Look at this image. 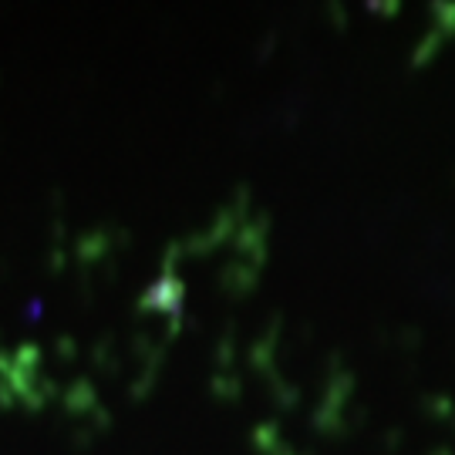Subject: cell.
Wrapping results in <instances>:
<instances>
[{"instance_id": "6da1fadb", "label": "cell", "mask_w": 455, "mask_h": 455, "mask_svg": "<svg viewBox=\"0 0 455 455\" xmlns=\"http://www.w3.org/2000/svg\"><path fill=\"white\" fill-rule=\"evenodd\" d=\"M182 300H186V283H182L176 274L163 276L152 291L142 293V300H139V310L142 314H165V317H180L182 310Z\"/></svg>"}, {"instance_id": "7a4b0ae2", "label": "cell", "mask_w": 455, "mask_h": 455, "mask_svg": "<svg viewBox=\"0 0 455 455\" xmlns=\"http://www.w3.org/2000/svg\"><path fill=\"white\" fill-rule=\"evenodd\" d=\"M61 408H65L71 419H84V422H88V411H98L95 388H92L84 378H78L75 385H68V388L61 391Z\"/></svg>"}, {"instance_id": "3957f363", "label": "cell", "mask_w": 455, "mask_h": 455, "mask_svg": "<svg viewBox=\"0 0 455 455\" xmlns=\"http://www.w3.org/2000/svg\"><path fill=\"white\" fill-rule=\"evenodd\" d=\"M220 280H223V291L233 293V297H240V293L253 291V283H257V267H250V263H243V260H233L223 267Z\"/></svg>"}, {"instance_id": "277c9868", "label": "cell", "mask_w": 455, "mask_h": 455, "mask_svg": "<svg viewBox=\"0 0 455 455\" xmlns=\"http://www.w3.org/2000/svg\"><path fill=\"white\" fill-rule=\"evenodd\" d=\"M445 41H449V37L432 28V31H428L422 37V44L415 48V54H411V65H415V68H425L428 61H432V58H435V54H439V48L445 44Z\"/></svg>"}, {"instance_id": "5b68a950", "label": "cell", "mask_w": 455, "mask_h": 455, "mask_svg": "<svg viewBox=\"0 0 455 455\" xmlns=\"http://www.w3.org/2000/svg\"><path fill=\"white\" fill-rule=\"evenodd\" d=\"M253 445H257L263 455H283V452H287V449L280 445V432H276L274 422L260 425V428L253 432Z\"/></svg>"}, {"instance_id": "8992f818", "label": "cell", "mask_w": 455, "mask_h": 455, "mask_svg": "<svg viewBox=\"0 0 455 455\" xmlns=\"http://www.w3.org/2000/svg\"><path fill=\"white\" fill-rule=\"evenodd\" d=\"M432 28L445 37H455V4H432Z\"/></svg>"}, {"instance_id": "52a82bcc", "label": "cell", "mask_w": 455, "mask_h": 455, "mask_svg": "<svg viewBox=\"0 0 455 455\" xmlns=\"http://www.w3.org/2000/svg\"><path fill=\"white\" fill-rule=\"evenodd\" d=\"M422 411L428 419H455L452 398H445V395H428V398H422Z\"/></svg>"}, {"instance_id": "ba28073f", "label": "cell", "mask_w": 455, "mask_h": 455, "mask_svg": "<svg viewBox=\"0 0 455 455\" xmlns=\"http://www.w3.org/2000/svg\"><path fill=\"white\" fill-rule=\"evenodd\" d=\"M212 391H216V398H227V402H236L240 398V391H243V385H240V378L236 374H216L212 378Z\"/></svg>"}, {"instance_id": "9c48e42d", "label": "cell", "mask_w": 455, "mask_h": 455, "mask_svg": "<svg viewBox=\"0 0 455 455\" xmlns=\"http://www.w3.org/2000/svg\"><path fill=\"white\" fill-rule=\"evenodd\" d=\"M368 11H378V17L398 14V4H368Z\"/></svg>"}, {"instance_id": "30bf717a", "label": "cell", "mask_w": 455, "mask_h": 455, "mask_svg": "<svg viewBox=\"0 0 455 455\" xmlns=\"http://www.w3.org/2000/svg\"><path fill=\"white\" fill-rule=\"evenodd\" d=\"M428 455H452V449H449V445H439V449H432Z\"/></svg>"}, {"instance_id": "8fae6325", "label": "cell", "mask_w": 455, "mask_h": 455, "mask_svg": "<svg viewBox=\"0 0 455 455\" xmlns=\"http://www.w3.org/2000/svg\"><path fill=\"white\" fill-rule=\"evenodd\" d=\"M283 455H293V452H283Z\"/></svg>"}]
</instances>
